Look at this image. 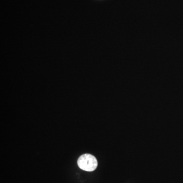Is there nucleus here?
<instances>
[{"label": "nucleus", "instance_id": "f257e3e1", "mask_svg": "<svg viewBox=\"0 0 183 183\" xmlns=\"http://www.w3.org/2000/svg\"><path fill=\"white\" fill-rule=\"evenodd\" d=\"M78 167L86 172H93L98 166V161L96 157L91 154H85L80 156L78 160Z\"/></svg>", "mask_w": 183, "mask_h": 183}]
</instances>
